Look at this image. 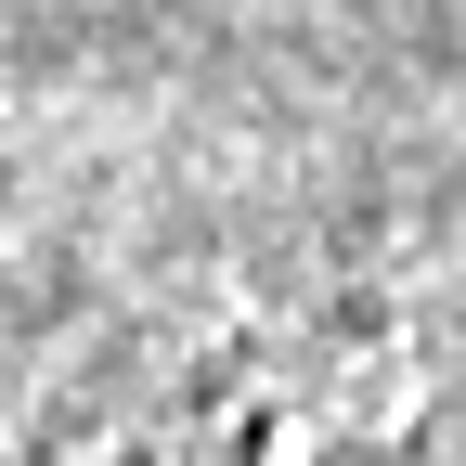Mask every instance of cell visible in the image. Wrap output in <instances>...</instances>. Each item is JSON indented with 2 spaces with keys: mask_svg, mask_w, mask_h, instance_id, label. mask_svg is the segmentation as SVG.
<instances>
[{
  "mask_svg": "<svg viewBox=\"0 0 466 466\" xmlns=\"http://www.w3.org/2000/svg\"><path fill=\"white\" fill-rule=\"evenodd\" d=\"M116 466H428V376L350 311L233 324L143 401Z\"/></svg>",
  "mask_w": 466,
  "mask_h": 466,
  "instance_id": "6da1fadb",
  "label": "cell"
}]
</instances>
